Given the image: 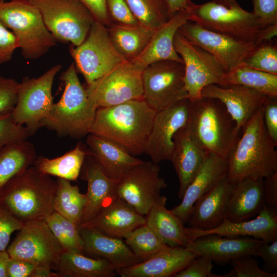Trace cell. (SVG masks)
<instances>
[{
	"label": "cell",
	"instance_id": "obj_11",
	"mask_svg": "<svg viewBox=\"0 0 277 277\" xmlns=\"http://www.w3.org/2000/svg\"><path fill=\"white\" fill-rule=\"evenodd\" d=\"M143 70L126 61L85 88L88 100L97 109L129 101L143 99Z\"/></svg>",
	"mask_w": 277,
	"mask_h": 277
},
{
	"label": "cell",
	"instance_id": "obj_12",
	"mask_svg": "<svg viewBox=\"0 0 277 277\" xmlns=\"http://www.w3.org/2000/svg\"><path fill=\"white\" fill-rule=\"evenodd\" d=\"M184 77L183 63L163 60L149 65L142 72L143 100L158 112L187 98Z\"/></svg>",
	"mask_w": 277,
	"mask_h": 277
},
{
	"label": "cell",
	"instance_id": "obj_25",
	"mask_svg": "<svg viewBox=\"0 0 277 277\" xmlns=\"http://www.w3.org/2000/svg\"><path fill=\"white\" fill-rule=\"evenodd\" d=\"M198 255L185 247L167 246L149 259L121 271L122 277H169Z\"/></svg>",
	"mask_w": 277,
	"mask_h": 277
},
{
	"label": "cell",
	"instance_id": "obj_47",
	"mask_svg": "<svg viewBox=\"0 0 277 277\" xmlns=\"http://www.w3.org/2000/svg\"><path fill=\"white\" fill-rule=\"evenodd\" d=\"M212 261L203 256H197L184 268L176 273L175 277H224L212 273Z\"/></svg>",
	"mask_w": 277,
	"mask_h": 277
},
{
	"label": "cell",
	"instance_id": "obj_19",
	"mask_svg": "<svg viewBox=\"0 0 277 277\" xmlns=\"http://www.w3.org/2000/svg\"><path fill=\"white\" fill-rule=\"evenodd\" d=\"M266 95L240 85H209L202 91V97L217 100L223 105L235 123L239 134L261 106Z\"/></svg>",
	"mask_w": 277,
	"mask_h": 277
},
{
	"label": "cell",
	"instance_id": "obj_42",
	"mask_svg": "<svg viewBox=\"0 0 277 277\" xmlns=\"http://www.w3.org/2000/svg\"><path fill=\"white\" fill-rule=\"evenodd\" d=\"M33 134L14 121L12 112L0 113V149L10 143L27 140Z\"/></svg>",
	"mask_w": 277,
	"mask_h": 277
},
{
	"label": "cell",
	"instance_id": "obj_37",
	"mask_svg": "<svg viewBox=\"0 0 277 277\" xmlns=\"http://www.w3.org/2000/svg\"><path fill=\"white\" fill-rule=\"evenodd\" d=\"M54 200V211L79 226L82 221L86 195L70 181L57 177Z\"/></svg>",
	"mask_w": 277,
	"mask_h": 277
},
{
	"label": "cell",
	"instance_id": "obj_50",
	"mask_svg": "<svg viewBox=\"0 0 277 277\" xmlns=\"http://www.w3.org/2000/svg\"><path fill=\"white\" fill-rule=\"evenodd\" d=\"M18 48V42L14 33L0 22V64L10 61Z\"/></svg>",
	"mask_w": 277,
	"mask_h": 277
},
{
	"label": "cell",
	"instance_id": "obj_48",
	"mask_svg": "<svg viewBox=\"0 0 277 277\" xmlns=\"http://www.w3.org/2000/svg\"><path fill=\"white\" fill-rule=\"evenodd\" d=\"M261 107L266 130L277 145V97L266 96Z\"/></svg>",
	"mask_w": 277,
	"mask_h": 277
},
{
	"label": "cell",
	"instance_id": "obj_46",
	"mask_svg": "<svg viewBox=\"0 0 277 277\" xmlns=\"http://www.w3.org/2000/svg\"><path fill=\"white\" fill-rule=\"evenodd\" d=\"M19 83L0 74V113L13 111L17 98Z\"/></svg>",
	"mask_w": 277,
	"mask_h": 277
},
{
	"label": "cell",
	"instance_id": "obj_20",
	"mask_svg": "<svg viewBox=\"0 0 277 277\" xmlns=\"http://www.w3.org/2000/svg\"><path fill=\"white\" fill-rule=\"evenodd\" d=\"M146 217L124 200L116 196L107 202L89 221L79 226L123 239L146 224Z\"/></svg>",
	"mask_w": 277,
	"mask_h": 277
},
{
	"label": "cell",
	"instance_id": "obj_40",
	"mask_svg": "<svg viewBox=\"0 0 277 277\" xmlns=\"http://www.w3.org/2000/svg\"><path fill=\"white\" fill-rule=\"evenodd\" d=\"M124 239L132 252L143 261L168 246L146 224L129 233Z\"/></svg>",
	"mask_w": 277,
	"mask_h": 277
},
{
	"label": "cell",
	"instance_id": "obj_44",
	"mask_svg": "<svg viewBox=\"0 0 277 277\" xmlns=\"http://www.w3.org/2000/svg\"><path fill=\"white\" fill-rule=\"evenodd\" d=\"M106 3L111 24L123 26L140 25L125 0H106Z\"/></svg>",
	"mask_w": 277,
	"mask_h": 277
},
{
	"label": "cell",
	"instance_id": "obj_5",
	"mask_svg": "<svg viewBox=\"0 0 277 277\" xmlns=\"http://www.w3.org/2000/svg\"><path fill=\"white\" fill-rule=\"evenodd\" d=\"M186 11L188 21L239 41L260 43L277 34V25H266L252 12L240 6L228 8L212 1L200 5L191 2Z\"/></svg>",
	"mask_w": 277,
	"mask_h": 277
},
{
	"label": "cell",
	"instance_id": "obj_39",
	"mask_svg": "<svg viewBox=\"0 0 277 277\" xmlns=\"http://www.w3.org/2000/svg\"><path fill=\"white\" fill-rule=\"evenodd\" d=\"M45 221L64 251L83 253V242L79 226L55 211L48 215Z\"/></svg>",
	"mask_w": 277,
	"mask_h": 277
},
{
	"label": "cell",
	"instance_id": "obj_56",
	"mask_svg": "<svg viewBox=\"0 0 277 277\" xmlns=\"http://www.w3.org/2000/svg\"><path fill=\"white\" fill-rule=\"evenodd\" d=\"M51 269L42 266H36L31 277H60L58 272H55Z\"/></svg>",
	"mask_w": 277,
	"mask_h": 277
},
{
	"label": "cell",
	"instance_id": "obj_53",
	"mask_svg": "<svg viewBox=\"0 0 277 277\" xmlns=\"http://www.w3.org/2000/svg\"><path fill=\"white\" fill-rule=\"evenodd\" d=\"M35 267L29 262L10 258L7 266V277H31Z\"/></svg>",
	"mask_w": 277,
	"mask_h": 277
},
{
	"label": "cell",
	"instance_id": "obj_4",
	"mask_svg": "<svg viewBox=\"0 0 277 277\" xmlns=\"http://www.w3.org/2000/svg\"><path fill=\"white\" fill-rule=\"evenodd\" d=\"M60 79L64 86L63 93L42 121L41 127L54 131L60 136L82 138L90 133L97 109L90 103L74 63L62 73Z\"/></svg>",
	"mask_w": 277,
	"mask_h": 277
},
{
	"label": "cell",
	"instance_id": "obj_26",
	"mask_svg": "<svg viewBox=\"0 0 277 277\" xmlns=\"http://www.w3.org/2000/svg\"><path fill=\"white\" fill-rule=\"evenodd\" d=\"M87 153L100 164L109 178L118 180L143 161L131 155L123 146L105 137L89 133Z\"/></svg>",
	"mask_w": 277,
	"mask_h": 277
},
{
	"label": "cell",
	"instance_id": "obj_38",
	"mask_svg": "<svg viewBox=\"0 0 277 277\" xmlns=\"http://www.w3.org/2000/svg\"><path fill=\"white\" fill-rule=\"evenodd\" d=\"M138 24L156 30L169 18L165 0H125Z\"/></svg>",
	"mask_w": 277,
	"mask_h": 277
},
{
	"label": "cell",
	"instance_id": "obj_18",
	"mask_svg": "<svg viewBox=\"0 0 277 277\" xmlns=\"http://www.w3.org/2000/svg\"><path fill=\"white\" fill-rule=\"evenodd\" d=\"M189 240L210 234L223 236H249L270 243L277 240V209L266 204L258 214L250 220L233 222L225 218L217 227L209 230H200L186 227Z\"/></svg>",
	"mask_w": 277,
	"mask_h": 277
},
{
	"label": "cell",
	"instance_id": "obj_59",
	"mask_svg": "<svg viewBox=\"0 0 277 277\" xmlns=\"http://www.w3.org/2000/svg\"><path fill=\"white\" fill-rule=\"evenodd\" d=\"M4 0H0V2H4Z\"/></svg>",
	"mask_w": 277,
	"mask_h": 277
},
{
	"label": "cell",
	"instance_id": "obj_45",
	"mask_svg": "<svg viewBox=\"0 0 277 277\" xmlns=\"http://www.w3.org/2000/svg\"><path fill=\"white\" fill-rule=\"evenodd\" d=\"M23 222L15 217L0 204V251L6 250L12 234L24 226Z\"/></svg>",
	"mask_w": 277,
	"mask_h": 277
},
{
	"label": "cell",
	"instance_id": "obj_8",
	"mask_svg": "<svg viewBox=\"0 0 277 277\" xmlns=\"http://www.w3.org/2000/svg\"><path fill=\"white\" fill-rule=\"evenodd\" d=\"M39 10L56 41L77 46L86 38L95 20L78 0H28Z\"/></svg>",
	"mask_w": 277,
	"mask_h": 277
},
{
	"label": "cell",
	"instance_id": "obj_30",
	"mask_svg": "<svg viewBox=\"0 0 277 277\" xmlns=\"http://www.w3.org/2000/svg\"><path fill=\"white\" fill-rule=\"evenodd\" d=\"M265 205L263 179L247 178L233 183L226 208L225 219L243 222L256 216Z\"/></svg>",
	"mask_w": 277,
	"mask_h": 277
},
{
	"label": "cell",
	"instance_id": "obj_43",
	"mask_svg": "<svg viewBox=\"0 0 277 277\" xmlns=\"http://www.w3.org/2000/svg\"><path fill=\"white\" fill-rule=\"evenodd\" d=\"M233 268L224 277H276L277 272L269 273L261 269L252 255H245L232 260Z\"/></svg>",
	"mask_w": 277,
	"mask_h": 277
},
{
	"label": "cell",
	"instance_id": "obj_2",
	"mask_svg": "<svg viewBox=\"0 0 277 277\" xmlns=\"http://www.w3.org/2000/svg\"><path fill=\"white\" fill-rule=\"evenodd\" d=\"M156 112L143 99L97 109L90 133L123 146L132 155L145 153Z\"/></svg>",
	"mask_w": 277,
	"mask_h": 277
},
{
	"label": "cell",
	"instance_id": "obj_6",
	"mask_svg": "<svg viewBox=\"0 0 277 277\" xmlns=\"http://www.w3.org/2000/svg\"><path fill=\"white\" fill-rule=\"evenodd\" d=\"M187 124L204 149L227 161L239 134L234 122L222 104L207 97L190 101Z\"/></svg>",
	"mask_w": 277,
	"mask_h": 277
},
{
	"label": "cell",
	"instance_id": "obj_14",
	"mask_svg": "<svg viewBox=\"0 0 277 277\" xmlns=\"http://www.w3.org/2000/svg\"><path fill=\"white\" fill-rule=\"evenodd\" d=\"M7 251L11 258L56 271L64 252L45 220L25 222Z\"/></svg>",
	"mask_w": 277,
	"mask_h": 277
},
{
	"label": "cell",
	"instance_id": "obj_33",
	"mask_svg": "<svg viewBox=\"0 0 277 277\" xmlns=\"http://www.w3.org/2000/svg\"><path fill=\"white\" fill-rule=\"evenodd\" d=\"M107 28L113 45L128 62L135 60L142 54L156 30L140 25L123 26L111 24Z\"/></svg>",
	"mask_w": 277,
	"mask_h": 277
},
{
	"label": "cell",
	"instance_id": "obj_13",
	"mask_svg": "<svg viewBox=\"0 0 277 277\" xmlns=\"http://www.w3.org/2000/svg\"><path fill=\"white\" fill-rule=\"evenodd\" d=\"M62 65L53 66L37 78L26 77L19 83L17 101L12 111L14 121L33 134L41 127L53 104L52 89Z\"/></svg>",
	"mask_w": 277,
	"mask_h": 277
},
{
	"label": "cell",
	"instance_id": "obj_28",
	"mask_svg": "<svg viewBox=\"0 0 277 277\" xmlns=\"http://www.w3.org/2000/svg\"><path fill=\"white\" fill-rule=\"evenodd\" d=\"M188 21L186 10L177 11L155 30L144 51L131 62L143 71L149 65L163 60L183 63L182 58L174 49L173 39L180 27Z\"/></svg>",
	"mask_w": 277,
	"mask_h": 277
},
{
	"label": "cell",
	"instance_id": "obj_15",
	"mask_svg": "<svg viewBox=\"0 0 277 277\" xmlns=\"http://www.w3.org/2000/svg\"><path fill=\"white\" fill-rule=\"evenodd\" d=\"M160 172L157 164L142 162L118 180L116 195L139 213L146 215L167 186Z\"/></svg>",
	"mask_w": 277,
	"mask_h": 277
},
{
	"label": "cell",
	"instance_id": "obj_29",
	"mask_svg": "<svg viewBox=\"0 0 277 277\" xmlns=\"http://www.w3.org/2000/svg\"><path fill=\"white\" fill-rule=\"evenodd\" d=\"M233 185L226 178L199 199L193 205L187 220L189 227L209 230L219 226L225 218L227 203Z\"/></svg>",
	"mask_w": 277,
	"mask_h": 277
},
{
	"label": "cell",
	"instance_id": "obj_17",
	"mask_svg": "<svg viewBox=\"0 0 277 277\" xmlns=\"http://www.w3.org/2000/svg\"><path fill=\"white\" fill-rule=\"evenodd\" d=\"M189 105L187 98L156 112L144 153L153 163L170 160L174 136L187 124Z\"/></svg>",
	"mask_w": 277,
	"mask_h": 277
},
{
	"label": "cell",
	"instance_id": "obj_52",
	"mask_svg": "<svg viewBox=\"0 0 277 277\" xmlns=\"http://www.w3.org/2000/svg\"><path fill=\"white\" fill-rule=\"evenodd\" d=\"M91 12L94 19L108 27L111 25L109 19L106 0H78Z\"/></svg>",
	"mask_w": 277,
	"mask_h": 277
},
{
	"label": "cell",
	"instance_id": "obj_23",
	"mask_svg": "<svg viewBox=\"0 0 277 277\" xmlns=\"http://www.w3.org/2000/svg\"><path fill=\"white\" fill-rule=\"evenodd\" d=\"M79 231L83 242V253L90 257L107 260L117 275L122 270L143 261L122 239L109 236L80 226Z\"/></svg>",
	"mask_w": 277,
	"mask_h": 277
},
{
	"label": "cell",
	"instance_id": "obj_27",
	"mask_svg": "<svg viewBox=\"0 0 277 277\" xmlns=\"http://www.w3.org/2000/svg\"><path fill=\"white\" fill-rule=\"evenodd\" d=\"M81 173L82 179L87 183L81 225L91 220L107 202L117 196L116 187L118 180L107 176L98 162L88 153Z\"/></svg>",
	"mask_w": 277,
	"mask_h": 277
},
{
	"label": "cell",
	"instance_id": "obj_54",
	"mask_svg": "<svg viewBox=\"0 0 277 277\" xmlns=\"http://www.w3.org/2000/svg\"><path fill=\"white\" fill-rule=\"evenodd\" d=\"M263 192L265 204L277 209V172L263 179Z\"/></svg>",
	"mask_w": 277,
	"mask_h": 277
},
{
	"label": "cell",
	"instance_id": "obj_60",
	"mask_svg": "<svg viewBox=\"0 0 277 277\" xmlns=\"http://www.w3.org/2000/svg\"><path fill=\"white\" fill-rule=\"evenodd\" d=\"M18 1V0H17Z\"/></svg>",
	"mask_w": 277,
	"mask_h": 277
},
{
	"label": "cell",
	"instance_id": "obj_51",
	"mask_svg": "<svg viewBox=\"0 0 277 277\" xmlns=\"http://www.w3.org/2000/svg\"><path fill=\"white\" fill-rule=\"evenodd\" d=\"M255 256L261 257L264 262L265 271H277V240L270 243L264 242L257 249Z\"/></svg>",
	"mask_w": 277,
	"mask_h": 277
},
{
	"label": "cell",
	"instance_id": "obj_35",
	"mask_svg": "<svg viewBox=\"0 0 277 277\" xmlns=\"http://www.w3.org/2000/svg\"><path fill=\"white\" fill-rule=\"evenodd\" d=\"M87 154V150L80 142L73 149L61 156L54 159L37 157L33 165L46 174L74 181L81 173Z\"/></svg>",
	"mask_w": 277,
	"mask_h": 277
},
{
	"label": "cell",
	"instance_id": "obj_3",
	"mask_svg": "<svg viewBox=\"0 0 277 277\" xmlns=\"http://www.w3.org/2000/svg\"><path fill=\"white\" fill-rule=\"evenodd\" d=\"M56 181L33 165L0 190V204L23 222L45 220L54 211Z\"/></svg>",
	"mask_w": 277,
	"mask_h": 277
},
{
	"label": "cell",
	"instance_id": "obj_41",
	"mask_svg": "<svg viewBox=\"0 0 277 277\" xmlns=\"http://www.w3.org/2000/svg\"><path fill=\"white\" fill-rule=\"evenodd\" d=\"M241 66L277 75V45L274 40L259 43Z\"/></svg>",
	"mask_w": 277,
	"mask_h": 277
},
{
	"label": "cell",
	"instance_id": "obj_22",
	"mask_svg": "<svg viewBox=\"0 0 277 277\" xmlns=\"http://www.w3.org/2000/svg\"><path fill=\"white\" fill-rule=\"evenodd\" d=\"M209 154L195 140L187 124L175 134L170 161L172 163L179 180V199L183 198L187 187Z\"/></svg>",
	"mask_w": 277,
	"mask_h": 277
},
{
	"label": "cell",
	"instance_id": "obj_34",
	"mask_svg": "<svg viewBox=\"0 0 277 277\" xmlns=\"http://www.w3.org/2000/svg\"><path fill=\"white\" fill-rule=\"evenodd\" d=\"M37 157L34 145L27 140L0 149V190L13 177L33 165Z\"/></svg>",
	"mask_w": 277,
	"mask_h": 277
},
{
	"label": "cell",
	"instance_id": "obj_7",
	"mask_svg": "<svg viewBox=\"0 0 277 277\" xmlns=\"http://www.w3.org/2000/svg\"><path fill=\"white\" fill-rule=\"evenodd\" d=\"M0 22L12 30L27 60L40 58L56 45L39 10L28 0L0 2Z\"/></svg>",
	"mask_w": 277,
	"mask_h": 277
},
{
	"label": "cell",
	"instance_id": "obj_36",
	"mask_svg": "<svg viewBox=\"0 0 277 277\" xmlns=\"http://www.w3.org/2000/svg\"><path fill=\"white\" fill-rule=\"evenodd\" d=\"M224 86L240 85L266 96L277 97V75L245 66H240L226 73Z\"/></svg>",
	"mask_w": 277,
	"mask_h": 277
},
{
	"label": "cell",
	"instance_id": "obj_24",
	"mask_svg": "<svg viewBox=\"0 0 277 277\" xmlns=\"http://www.w3.org/2000/svg\"><path fill=\"white\" fill-rule=\"evenodd\" d=\"M227 161L209 153L197 173L187 187L181 203L171 209L187 223L194 204L223 180L227 178Z\"/></svg>",
	"mask_w": 277,
	"mask_h": 277
},
{
	"label": "cell",
	"instance_id": "obj_49",
	"mask_svg": "<svg viewBox=\"0 0 277 277\" xmlns=\"http://www.w3.org/2000/svg\"><path fill=\"white\" fill-rule=\"evenodd\" d=\"M252 12L265 25H277V0H251Z\"/></svg>",
	"mask_w": 277,
	"mask_h": 277
},
{
	"label": "cell",
	"instance_id": "obj_31",
	"mask_svg": "<svg viewBox=\"0 0 277 277\" xmlns=\"http://www.w3.org/2000/svg\"><path fill=\"white\" fill-rule=\"evenodd\" d=\"M167 197L161 195L146 217L148 225L164 242L171 247H186L189 240L184 223L166 207Z\"/></svg>",
	"mask_w": 277,
	"mask_h": 277
},
{
	"label": "cell",
	"instance_id": "obj_1",
	"mask_svg": "<svg viewBox=\"0 0 277 277\" xmlns=\"http://www.w3.org/2000/svg\"><path fill=\"white\" fill-rule=\"evenodd\" d=\"M242 130L227 159L228 181L264 179L277 172V145L266 130L261 106Z\"/></svg>",
	"mask_w": 277,
	"mask_h": 277
},
{
	"label": "cell",
	"instance_id": "obj_57",
	"mask_svg": "<svg viewBox=\"0 0 277 277\" xmlns=\"http://www.w3.org/2000/svg\"><path fill=\"white\" fill-rule=\"evenodd\" d=\"M10 258L7 250L0 251V277H7V266Z\"/></svg>",
	"mask_w": 277,
	"mask_h": 277
},
{
	"label": "cell",
	"instance_id": "obj_10",
	"mask_svg": "<svg viewBox=\"0 0 277 277\" xmlns=\"http://www.w3.org/2000/svg\"><path fill=\"white\" fill-rule=\"evenodd\" d=\"M173 45L183 61L185 88L190 101L201 98L202 91L208 85L224 86L226 71L215 57L189 43L179 30L174 35Z\"/></svg>",
	"mask_w": 277,
	"mask_h": 277
},
{
	"label": "cell",
	"instance_id": "obj_58",
	"mask_svg": "<svg viewBox=\"0 0 277 277\" xmlns=\"http://www.w3.org/2000/svg\"><path fill=\"white\" fill-rule=\"evenodd\" d=\"M212 1L228 8L240 6L236 0H212Z\"/></svg>",
	"mask_w": 277,
	"mask_h": 277
},
{
	"label": "cell",
	"instance_id": "obj_21",
	"mask_svg": "<svg viewBox=\"0 0 277 277\" xmlns=\"http://www.w3.org/2000/svg\"><path fill=\"white\" fill-rule=\"evenodd\" d=\"M262 240L249 236L227 237L210 234L189 240L186 246L198 256L212 261L227 263L245 255L255 256Z\"/></svg>",
	"mask_w": 277,
	"mask_h": 277
},
{
	"label": "cell",
	"instance_id": "obj_16",
	"mask_svg": "<svg viewBox=\"0 0 277 277\" xmlns=\"http://www.w3.org/2000/svg\"><path fill=\"white\" fill-rule=\"evenodd\" d=\"M179 31L189 43L215 57L226 72L241 66L259 43L239 41L189 21L182 25Z\"/></svg>",
	"mask_w": 277,
	"mask_h": 277
},
{
	"label": "cell",
	"instance_id": "obj_55",
	"mask_svg": "<svg viewBox=\"0 0 277 277\" xmlns=\"http://www.w3.org/2000/svg\"><path fill=\"white\" fill-rule=\"evenodd\" d=\"M169 18L180 10H186L191 0H165Z\"/></svg>",
	"mask_w": 277,
	"mask_h": 277
},
{
	"label": "cell",
	"instance_id": "obj_9",
	"mask_svg": "<svg viewBox=\"0 0 277 277\" xmlns=\"http://www.w3.org/2000/svg\"><path fill=\"white\" fill-rule=\"evenodd\" d=\"M69 51L87 85L126 61L113 45L107 27L95 20L83 43L77 46L70 44Z\"/></svg>",
	"mask_w": 277,
	"mask_h": 277
},
{
	"label": "cell",
	"instance_id": "obj_32",
	"mask_svg": "<svg viewBox=\"0 0 277 277\" xmlns=\"http://www.w3.org/2000/svg\"><path fill=\"white\" fill-rule=\"evenodd\" d=\"M57 271L60 277H115L117 275L107 260L77 251H64Z\"/></svg>",
	"mask_w": 277,
	"mask_h": 277
}]
</instances>
